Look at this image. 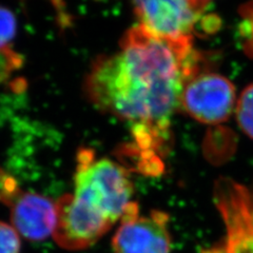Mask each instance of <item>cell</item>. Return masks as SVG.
Returning <instances> with one entry per match:
<instances>
[{"mask_svg": "<svg viewBox=\"0 0 253 253\" xmlns=\"http://www.w3.org/2000/svg\"><path fill=\"white\" fill-rule=\"evenodd\" d=\"M235 113L242 131L253 138V84L248 85L237 98Z\"/></svg>", "mask_w": 253, "mask_h": 253, "instance_id": "obj_8", "label": "cell"}, {"mask_svg": "<svg viewBox=\"0 0 253 253\" xmlns=\"http://www.w3.org/2000/svg\"><path fill=\"white\" fill-rule=\"evenodd\" d=\"M210 2L193 0L137 1L133 10L138 23L150 34L167 41L193 39L197 25L206 17Z\"/></svg>", "mask_w": 253, "mask_h": 253, "instance_id": "obj_3", "label": "cell"}, {"mask_svg": "<svg viewBox=\"0 0 253 253\" xmlns=\"http://www.w3.org/2000/svg\"><path fill=\"white\" fill-rule=\"evenodd\" d=\"M0 202L11 210L15 230L30 241H42L53 235L55 203L34 192L23 191L13 177L0 169Z\"/></svg>", "mask_w": 253, "mask_h": 253, "instance_id": "obj_4", "label": "cell"}, {"mask_svg": "<svg viewBox=\"0 0 253 253\" xmlns=\"http://www.w3.org/2000/svg\"><path fill=\"white\" fill-rule=\"evenodd\" d=\"M169 215L160 210L141 214L133 202L112 239L114 253H170Z\"/></svg>", "mask_w": 253, "mask_h": 253, "instance_id": "obj_7", "label": "cell"}, {"mask_svg": "<svg viewBox=\"0 0 253 253\" xmlns=\"http://www.w3.org/2000/svg\"><path fill=\"white\" fill-rule=\"evenodd\" d=\"M17 30L15 15L6 7L0 5V47L9 46Z\"/></svg>", "mask_w": 253, "mask_h": 253, "instance_id": "obj_10", "label": "cell"}, {"mask_svg": "<svg viewBox=\"0 0 253 253\" xmlns=\"http://www.w3.org/2000/svg\"><path fill=\"white\" fill-rule=\"evenodd\" d=\"M74 195L115 225L133 203V184L129 173L118 163L95 157L83 148L76 157Z\"/></svg>", "mask_w": 253, "mask_h": 253, "instance_id": "obj_2", "label": "cell"}, {"mask_svg": "<svg viewBox=\"0 0 253 253\" xmlns=\"http://www.w3.org/2000/svg\"><path fill=\"white\" fill-rule=\"evenodd\" d=\"M233 84L216 73H197L186 84L180 98V109L206 125L226 122L236 107Z\"/></svg>", "mask_w": 253, "mask_h": 253, "instance_id": "obj_6", "label": "cell"}, {"mask_svg": "<svg viewBox=\"0 0 253 253\" xmlns=\"http://www.w3.org/2000/svg\"><path fill=\"white\" fill-rule=\"evenodd\" d=\"M22 61V57L10 45L0 47V84L9 79L15 71L21 68Z\"/></svg>", "mask_w": 253, "mask_h": 253, "instance_id": "obj_9", "label": "cell"}, {"mask_svg": "<svg viewBox=\"0 0 253 253\" xmlns=\"http://www.w3.org/2000/svg\"><path fill=\"white\" fill-rule=\"evenodd\" d=\"M120 47L93 62L84 91L99 110L132 123L130 154L139 157V169L153 173L185 85L200 73V55L193 39L167 41L139 25L128 30Z\"/></svg>", "mask_w": 253, "mask_h": 253, "instance_id": "obj_1", "label": "cell"}, {"mask_svg": "<svg viewBox=\"0 0 253 253\" xmlns=\"http://www.w3.org/2000/svg\"><path fill=\"white\" fill-rule=\"evenodd\" d=\"M19 233L13 226L0 221V253H20Z\"/></svg>", "mask_w": 253, "mask_h": 253, "instance_id": "obj_11", "label": "cell"}, {"mask_svg": "<svg viewBox=\"0 0 253 253\" xmlns=\"http://www.w3.org/2000/svg\"><path fill=\"white\" fill-rule=\"evenodd\" d=\"M56 220L53 237L59 247L79 251L96 244L114 225L74 194H65L55 203Z\"/></svg>", "mask_w": 253, "mask_h": 253, "instance_id": "obj_5", "label": "cell"}]
</instances>
